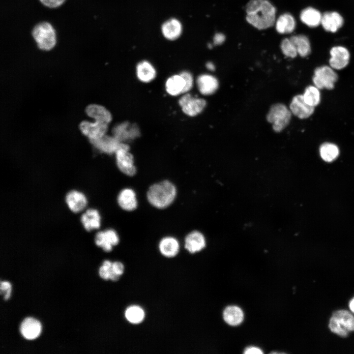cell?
Listing matches in <instances>:
<instances>
[{"mask_svg": "<svg viewBox=\"0 0 354 354\" xmlns=\"http://www.w3.org/2000/svg\"><path fill=\"white\" fill-rule=\"evenodd\" d=\"M302 95L304 101L310 106L315 107L320 103V91L315 86L307 87Z\"/></svg>", "mask_w": 354, "mask_h": 354, "instance_id": "d6a6232c", "label": "cell"}, {"mask_svg": "<svg viewBox=\"0 0 354 354\" xmlns=\"http://www.w3.org/2000/svg\"><path fill=\"white\" fill-rule=\"evenodd\" d=\"M321 24L326 31L335 32L342 27L344 19L337 12H326L322 15Z\"/></svg>", "mask_w": 354, "mask_h": 354, "instance_id": "ffe728a7", "label": "cell"}, {"mask_svg": "<svg viewBox=\"0 0 354 354\" xmlns=\"http://www.w3.org/2000/svg\"><path fill=\"white\" fill-rule=\"evenodd\" d=\"M0 294L3 293V299L7 300L9 298L11 293V284L7 281L0 282Z\"/></svg>", "mask_w": 354, "mask_h": 354, "instance_id": "d590c367", "label": "cell"}, {"mask_svg": "<svg viewBox=\"0 0 354 354\" xmlns=\"http://www.w3.org/2000/svg\"><path fill=\"white\" fill-rule=\"evenodd\" d=\"M206 67L210 71H214L215 70V66L211 62H208L206 64Z\"/></svg>", "mask_w": 354, "mask_h": 354, "instance_id": "7bdbcfd3", "label": "cell"}, {"mask_svg": "<svg viewBox=\"0 0 354 354\" xmlns=\"http://www.w3.org/2000/svg\"><path fill=\"white\" fill-rule=\"evenodd\" d=\"M112 267H106L104 266H100L99 269L100 276L104 280L110 279V273Z\"/></svg>", "mask_w": 354, "mask_h": 354, "instance_id": "74e56055", "label": "cell"}, {"mask_svg": "<svg viewBox=\"0 0 354 354\" xmlns=\"http://www.w3.org/2000/svg\"><path fill=\"white\" fill-rule=\"evenodd\" d=\"M161 31L165 38L169 40H174L181 34L182 26L178 19L171 18L162 25Z\"/></svg>", "mask_w": 354, "mask_h": 354, "instance_id": "7402d4cb", "label": "cell"}, {"mask_svg": "<svg viewBox=\"0 0 354 354\" xmlns=\"http://www.w3.org/2000/svg\"><path fill=\"white\" fill-rule=\"evenodd\" d=\"M128 145L122 143L115 153L116 161L119 170L128 176H133L136 173L134 164V157L129 152Z\"/></svg>", "mask_w": 354, "mask_h": 354, "instance_id": "8992f818", "label": "cell"}, {"mask_svg": "<svg viewBox=\"0 0 354 354\" xmlns=\"http://www.w3.org/2000/svg\"><path fill=\"white\" fill-rule=\"evenodd\" d=\"M333 69L331 67L327 65L317 67L315 69L312 78L314 86L319 89H333L334 88V83L338 79L337 74Z\"/></svg>", "mask_w": 354, "mask_h": 354, "instance_id": "52a82bcc", "label": "cell"}, {"mask_svg": "<svg viewBox=\"0 0 354 354\" xmlns=\"http://www.w3.org/2000/svg\"><path fill=\"white\" fill-rule=\"evenodd\" d=\"M124 315L127 321L133 324H138L142 323L145 317L144 310L137 305L128 307L126 309Z\"/></svg>", "mask_w": 354, "mask_h": 354, "instance_id": "1f68e13d", "label": "cell"}, {"mask_svg": "<svg viewBox=\"0 0 354 354\" xmlns=\"http://www.w3.org/2000/svg\"><path fill=\"white\" fill-rule=\"evenodd\" d=\"M159 250L162 255L168 258L176 256L179 250V243L174 237L168 236L162 238L159 243Z\"/></svg>", "mask_w": 354, "mask_h": 354, "instance_id": "603a6c76", "label": "cell"}, {"mask_svg": "<svg viewBox=\"0 0 354 354\" xmlns=\"http://www.w3.org/2000/svg\"><path fill=\"white\" fill-rule=\"evenodd\" d=\"M113 136L121 143L137 138L140 135L139 129L135 124L125 121L115 126L112 130Z\"/></svg>", "mask_w": 354, "mask_h": 354, "instance_id": "4fadbf2b", "label": "cell"}, {"mask_svg": "<svg viewBox=\"0 0 354 354\" xmlns=\"http://www.w3.org/2000/svg\"><path fill=\"white\" fill-rule=\"evenodd\" d=\"M290 40L294 44L298 55L302 58L308 56L311 53V45L308 37L303 34L292 36Z\"/></svg>", "mask_w": 354, "mask_h": 354, "instance_id": "4316f807", "label": "cell"}, {"mask_svg": "<svg viewBox=\"0 0 354 354\" xmlns=\"http://www.w3.org/2000/svg\"><path fill=\"white\" fill-rule=\"evenodd\" d=\"M119 241L118 233L112 228L98 231L94 236L95 244L106 252H111L113 247L118 245Z\"/></svg>", "mask_w": 354, "mask_h": 354, "instance_id": "8fae6325", "label": "cell"}, {"mask_svg": "<svg viewBox=\"0 0 354 354\" xmlns=\"http://www.w3.org/2000/svg\"><path fill=\"white\" fill-rule=\"evenodd\" d=\"M185 84L184 79L180 74L173 75L167 80L166 89L170 95L176 96L182 93Z\"/></svg>", "mask_w": 354, "mask_h": 354, "instance_id": "83f0119b", "label": "cell"}, {"mask_svg": "<svg viewBox=\"0 0 354 354\" xmlns=\"http://www.w3.org/2000/svg\"><path fill=\"white\" fill-rule=\"evenodd\" d=\"M225 40V35L221 33H217L213 37V43L215 45L222 44Z\"/></svg>", "mask_w": 354, "mask_h": 354, "instance_id": "ab89813d", "label": "cell"}, {"mask_svg": "<svg viewBox=\"0 0 354 354\" xmlns=\"http://www.w3.org/2000/svg\"><path fill=\"white\" fill-rule=\"evenodd\" d=\"M178 104L185 114L195 117L204 110L206 102L204 99L192 97L190 94L186 93L180 98Z\"/></svg>", "mask_w": 354, "mask_h": 354, "instance_id": "9c48e42d", "label": "cell"}, {"mask_svg": "<svg viewBox=\"0 0 354 354\" xmlns=\"http://www.w3.org/2000/svg\"><path fill=\"white\" fill-rule=\"evenodd\" d=\"M185 81V86L182 93H184L190 90L193 85V78L192 74L188 71H184L180 73Z\"/></svg>", "mask_w": 354, "mask_h": 354, "instance_id": "e575fe53", "label": "cell"}, {"mask_svg": "<svg viewBox=\"0 0 354 354\" xmlns=\"http://www.w3.org/2000/svg\"><path fill=\"white\" fill-rule=\"evenodd\" d=\"M112 268L114 271L119 276L122 275L124 271V265L120 262L113 263Z\"/></svg>", "mask_w": 354, "mask_h": 354, "instance_id": "f35d334b", "label": "cell"}, {"mask_svg": "<svg viewBox=\"0 0 354 354\" xmlns=\"http://www.w3.org/2000/svg\"><path fill=\"white\" fill-rule=\"evenodd\" d=\"M101 220L99 211L94 208H87L81 213L80 217L83 228L88 232L99 229L101 226Z\"/></svg>", "mask_w": 354, "mask_h": 354, "instance_id": "7c38bea8", "label": "cell"}, {"mask_svg": "<svg viewBox=\"0 0 354 354\" xmlns=\"http://www.w3.org/2000/svg\"><path fill=\"white\" fill-rule=\"evenodd\" d=\"M175 185L169 180L154 183L151 185L147 193L149 203L153 207L163 209L171 205L177 196Z\"/></svg>", "mask_w": 354, "mask_h": 354, "instance_id": "7a4b0ae2", "label": "cell"}, {"mask_svg": "<svg viewBox=\"0 0 354 354\" xmlns=\"http://www.w3.org/2000/svg\"><path fill=\"white\" fill-rule=\"evenodd\" d=\"M64 201L69 210L74 213H82L87 208L88 204L87 196L77 189L68 191L65 195Z\"/></svg>", "mask_w": 354, "mask_h": 354, "instance_id": "30bf717a", "label": "cell"}, {"mask_svg": "<svg viewBox=\"0 0 354 354\" xmlns=\"http://www.w3.org/2000/svg\"><path fill=\"white\" fill-rule=\"evenodd\" d=\"M20 331L25 338L28 340H33L39 335L41 331V325L36 319L28 317L21 323Z\"/></svg>", "mask_w": 354, "mask_h": 354, "instance_id": "ac0fdd59", "label": "cell"}, {"mask_svg": "<svg viewBox=\"0 0 354 354\" xmlns=\"http://www.w3.org/2000/svg\"><path fill=\"white\" fill-rule=\"evenodd\" d=\"M277 31L281 34L290 33L295 28V21L294 17L289 13L280 15L275 22Z\"/></svg>", "mask_w": 354, "mask_h": 354, "instance_id": "d4e9b609", "label": "cell"}, {"mask_svg": "<svg viewBox=\"0 0 354 354\" xmlns=\"http://www.w3.org/2000/svg\"><path fill=\"white\" fill-rule=\"evenodd\" d=\"M184 245L185 249L191 253L200 251L206 245L205 237L200 232L192 231L186 236Z\"/></svg>", "mask_w": 354, "mask_h": 354, "instance_id": "44dd1931", "label": "cell"}, {"mask_svg": "<svg viewBox=\"0 0 354 354\" xmlns=\"http://www.w3.org/2000/svg\"><path fill=\"white\" fill-rule=\"evenodd\" d=\"M320 153L322 159L327 162H331L335 160L338 156L339 150L338 147L334 144L324 143L320 148Z\"/></svg>", "mask_w": 354, "mask_h": 354, "instance_id": "f546056e", "label": "cell"}, {"mask_svg": "<svg viewBox=\"0 0 354 354\" xmlns=\"http://www.w3.org/2000/svg\"><path fill=\"white\" fill-rule=\"evenodd\" d=\"M224 321L231 325H237L243 320V313L242 310L236 306H230L225 308L223 312Z\"/></svg>", "mask_w": 354, "mask_h": 354, "instance_id": "f1b7e54d", "label": "cell"}, {"mask_svg": "<svg viewBox=\"0 0 354 354\" xmlns=\"http://www.w3.org/2000/svg\"><path fill=\"white\" fill-rule=\"evenodd\" d=\"M44 5L50 7L56 8L60 6L65 0H39Z\"/></svg>", "mask_w": 354, "mask_h": 354, "instance_id": "8d00e7d4", "label": "cell"}, {"mask_svg": "<svg viewBox=\"0 0 354 354\" xmlns=\"http://www.w3.org/2000/svg\"><path fill=\"white\" fill-rule=\"evenodd\" d=\"M117 202L121 208L127 211L135 210L138 205L136 194L135 191L130 188H124L119 192Z\"/></svg>", "mask_w": 354, "mask_h": 354, "instance_id": "d6986e66", "label": "cell"}, {"mask_svg": "<svg viewBox=\"0 0 354 354\" xmlns=\"http://www.w3.org/2000/svg\"><path fill=\"white\" fill-rule=\"evenodd\" d=\"M330 58L329 59L330 66L336 70H341L346 67L349 63L350 54L345 47L337 46L330 50Z\"/></svg>", "mask_w": 354, "mask_h": 354, "instance_id": "5bb4252c", "label": "cell"}, {"mask_svg": "<svg viewBox=\"0 0 354 354\" xmlns=\"http://www.w3.org/2000/svg\"><path fill=\"white\" fill-rule=\"evenodd\" d=\"M290 110L292 114L297 118L305 119L313 114L315 107L306 103L302 95L298 94L293 98L290 104Z\"/></svg>", "mask_w": 354, "mask_h": 354, "instance_id": "9a60e30c", "label": "cell"}, {"mask_svg": "<svg viewBox=\"0 0 354 354\" xmlns=\"http://www.w3.org/2000/svg\"><path fill=\"white\" fill-rule=\"evenodd\" d=\"M244 353L245 354H262L263 352L259 348L250 347L245 349Z\"/></svg>", "mask_w": 354, "mask_h": 354, "instance_id": "60d3db41", "label": "cell"}, {"mask_svg": "<svg viewBox=\"0 0 354 354\" xmlns=\"http://www.w3.org/2000/svg\"><path fill=\"white\" fill-rule=\"evenodd\" d=\"M245 11L246 21L258 30L266 29L275 22L276 8L268 0H250Z\"/></svg>", "mask_w": 354, "mask_h": 354, "instance_id": "6da1fadb", "label": "cell"}, {"mask_svg": "<svg viewBox=\"0 0 354 354\" xmlns=\"http://www.w3.org/2000/svg\"><path fill=\"white\" fill-rule=\"evenodd\" d=\"M292 112L282 103L272 105L266 117L267 121L272 124L273 130L277 133L282 131L290 122Z\"/></svg>", "mask_w": 354, "mask_h": 354, "instance_id": "5b68a950", "label": "cell"}, {"mask_svg": "<svg viewBox=\"0 0 354 354\" xmlns=\"http://www.w3.org/2000/svg\"><path fill=\"white\" fill-rule=\"evenodd\" d=\"M32 35L41 50H50L56 44L55 30L48 22H43L36 25L32 30Z\"/></svg>", "mask_w": 354, "mask_h": 354, "instance_id": "277c9868", "label": "cell"}, {"mask_svg": "<svg viewBox=\"0 0 354 354\" xmlns=\"http://www.w3.org/2000/svg\"><path fill=\"white\" fill-rule=\"evenodd\" d=\"M93 122L83 121L79 126L82 133L89 140L98 139L106 134L110 123L100 118H95Z\"/></svg>", "mask_w": 354, "mask_h": 354, "instance_id": "ba28073f", "label": "cell"}, {"mask_svg": "<svg viewBox=\"0 0 354 354\" xmlns=\"http://www.w3.org/2000/svg\"><path fill=\"white\" fill-rule=\"evenodd\" d=\"M196 83L200 92L204 95L214 93L219 88V82L214 76L204 74L199 76Z\"/></svg>", "mask_w": 354, "mask_h": 354, "instance_id": "e0dca14e", "label": "cell"}, {"mask_svg": "<svg viewBox=\"0 0 354 354\" xmlns=\"http://www.w3.org/2000/svg\"><path fill=\"white\" fill-rule=\"evenodd\" d=\"M88 116L93 118H100L111 121L112 117L110 112L104 107L97 105H88L86 110Z\"/></svg>", "mask_w": 354, "mask_h": 354, "instance_id": "4dcf8cb0", "label": "cell"}, {"mask_svg": "<svg viewBox=\"0 0 354 354\" xmlns=\"http://www.w3.org/2000/svg\"><path fill=\"white\" fill-rule=\"evenodd\" d=\"M280 48L283 54L286 57L295 58L298 55L297 50L290 38H284L280 44Z\"/></svg>", "mask_w": 354, "mask_h": 354, "instance_id": "836d02e7", "label": "cell"}, {"mask_svg": "<svg viewBox=\"0 0 354 354\" xmlns=\"http://www.w3.org/2000/svg\"><path fill=\"white\" fill-rule=\"evenodd\" d=\"M331 332L342 338L354 331V314L349 310L339 309L333 312L328 324Z\"/></svg>", "mask_w": 354, "mask_h": 354, "instance_id": "3957f363", "label": "cell"}, {"mask_svg": "<svg viewBox=\"0 0 354 354\" xmlns=\"http://www.w3.org/2000/svg\"><path fill=\"white\" fill-rule=\"evenodd\" d=\"M322 15L317 9L308 7L304 9L300 13V20L310 28L318 27L321 23Z\"/></svg>", "mask_w": 354, "mask_h": 354, "instance_id": "cb8c5ba5", "label": "cell"}, {"mask_svg": "<svg viewBox=\"0 0 354 354\" xmlns=\"http://www.w3.org/2000/svg\"><path fill=\"white\" fill-rule=\"evenodd\" d=\"M89 141L97 149L109 154L115 153L122 143L114 136L106 134L98 139L90 140Z\"/></svg>", "mask_w": 354, "mask_h": 354, "instance_id": "2e32d148", "label": "cell"}, {"mask_svg": "<svg viewBox=\"0 0 354 354\" xmlns=\"http://www.w3.org/2000/svg\"><path fill=\"white\" fill-rule=\"evenodd\" d=\"M137 75L142 82L148 83L156 76V71L151 64L147 60L140 62L136 67Z\"/></svg>", "mask_w": 354, "mask_h": 354, "instance_id": "484cf974", "label": "cell"}, {"mask_svg": "<svg viewBox=\"0 0 354 354\" xmlns=\"http://www.w3.org/2000/svg\"><path fill=\"white\" fill-rule=\"evenodd\" d=\"M348 307L349 311L354 314V296L350 300Z\"/></svg>", "mask_w": 354, "mask_h": 354, "instance_id": "b9f144b4", "label": "cell"}]
</instances>
